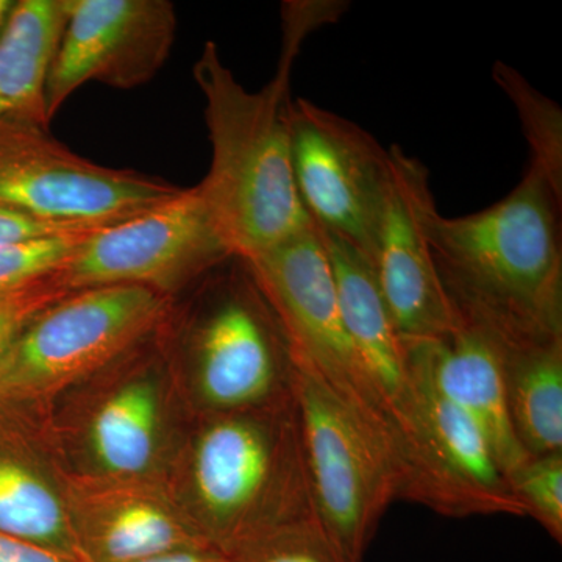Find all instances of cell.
Wrapping results in <instances>:
<instances>
[{
	"label": "cell",
	"mask_w": 562,
	"mask_h": 562,
	"mask_svg": "<svg viewBox=\"0 0 562 562\" xmlns=\"http://www.w3.org/2000/svg\"><path fill=\"white\" fill-rule=\"evenodd\" d=\"M183 188L74 154L46 128L0 122V206L46 220L111 225L169 201Z\"/></svg>",
	"instance_id": "8fae6325"
},
{
	"label": "cell",
	"mask_w": 562,
	"mask_h": 562,
	"mask_svg": "<svg viewBox=\"0 0 562 562\" xmlns=\"http://www.w3.org/2000/svg\"><path fill=\"white\" fill-rule=\"evenodd\" d=\"M98 227H105V225L69 224V222L46 220L25 211L0 206V246Z\"/></svg>",
	"instance_id": "d4e9b609"
},
{
	"label": "cell",
	"mask_w": 562,
	"mask_h": 562,
	"mask_svg": "<svg viewBox=\"0 0 562 562\" xmlns=\"http://www.w3.org/2000/svg\"><path fill=\"white\" fill-rule=\"evenodd\" d=\"M497 342L517 441L528 457L562 452V336Z\"/></svg>",
	"instance_id": "d6986e66"
},
{
	"label": "cell",
	"mask_w": 562,
	"mask_h": 562,
	"mask_svg": "<svg viewBox=\"0 0 562 562\" xmlns=\"http://www.w3.org/2000/svg\"><path fill=\"white\" fill-rule=\"evenodd\" d=\"M432 206L427 166L391 146L390 177L368 262L376 291L405 342L443 338L460 325L436 272L425 231V217Z\"/></svg>",
	"instance_id": "4fadbf2b"
},
{
	"label": "cell",
	"mask_w": 562,
	"mask_h": 562,
	"mask_svg": "<svg viewBox=\"0 0 562 562\" xmlns=\"http://www.w3.org/2000/svg\"><path fill=\"white\" fill-rule=\"evenodd\" d=\"M292 169L314 228L364 255L390 177V149L330 110L297 99L290 110Z\"/></svg>",
	"instance_id": "7c38bea8"
},
{
	"label": "cell",
	"mask_w": 562,
	"mask_h": 562,
	"mask_svg": "<svg viewBox=\"0 0 562 562\" xmlns=\"http://www.w3.org/2000/svg\"><path fill=\"white\" fill-rule=\"evenodd\" d=\"M299 47L284 43L271 83L251 92L203 46L192 68L205 101L211 166L198 184L233 255L250 258L313 231L292 169V63Z\"/></svg>",
	"instance_id": "7a4b0ae2"
},
{
	"label": "cell",
	"mask_w": 562,
	"mask_h": 562,
	"mask_svg": "<svg viewBox=\"0 0 562 562\" xmlns=\"http://www.w3.org/2000/svg\"><path fill=\"white\" fill-rule=\"evenodd\" d=\"M66 476L40 417L0 405V531L85 562L70 525Z\"/></svg>",
	"instance_id": "2e32d148"
},
{
	"label": "cell",
	"mask_w": 562,
	"mask_h": 562,
	"mask_svg": "<svg viewBox=\"0 0 562 562\" xmlns=\"http://www.w3.org/2000/svg\"><path fill=\"white\" fill-rule=\"evenodd\" d=\"M492 77L512 101L519 116L528 147L530 166L541 172L562 195V111L557 102L525 79L519 70L497 61Z\"/></svg>",
	"instance_id": "ffe728a7"
},
{
	"label": "cell",
	"mask_w": 562,
	"mask_h": 562,
	"mask_svg": "<svg viewBox=\"0 0 562 562\" xmlns=\"http://www.w3.org/2000/svg\"><path fill=\"white\" fill-rule=\"evenodd\" d=\"M11 5H13V2H10V0H0V29H2L3 22H5Z\"/></svg>",
	"instance_id": "83f0119b"
},
{
	"label": "cell",
	"mask_w": 562,
	"mask_h": 562,
	"mask_svg": "<svg viewBox=\"0 0 562 562\" xmlns=\"http://www.w3.org/2000/svg\"><path fill=\"white\" fill-rule=\"evenodd\" d=\"M176 299L143 286L69 292L36 314L0 361V405L40 412L149 338Z\"/></svg>",
	"instance_id": "8992f818"
},
{
	"label": "cell",
	"mask_w": 562,
	"mask_h": 562,
	"mask_svg": "<svg viewBox=\"0 0 562 562\" xmlns=\"http://www.w3.org/2000/svg\"><path fill=\"white\" fill-rule=\"evenodd\" d=\"M222 554L224 562H344L316 517L260 532Z\"/></svg>",
	"instance_id": "44dd1931"
},
{
	"label": "cell",
	"mask_w": 562,
	"mask_h": 562,
	"mask_svg": "<svg viewBox=\"0 0 562 562\" xmlns=\"http://www.w3.org/2000/svg\"><path fill=\"white\" fill-rule=\"evenodd\" d=\"M514 497L558 543L562 542V452L528 457L506 476Z\"/></svg>",
	"instance_id": "603a6c76"
},
{
	"label": "cell",
	"mask_w": 562,
	"mask_h": 562,
	"mask_svg": "<svg viewBox=\"0 0 562 562\" xmlns=\"http://www.w3.org/2000/svg\"><path fill=\"white\" fill-rule=\"evenodd\" d=\"M562 195L528 166L480 213L425 217L436 272L458 321L505 342L562 336Z\"/></svg>",
	"instance_id": "6da1fadb"
},
{
	"label": "cell",
	"mask_w": 562,
	"mask_h": 562,
	"mask_svg": "<svg viewBox=\"0 0 562 562\" xmlns=\"http://www.w3.org/2000/svg\"><path fill=\"white\" fill-rule=\"evenodd\" d=\"M68 24V0L13 2L0 29V122L49 131L46 87Z\"/></svg>",
	"instance_id": "ac0fdd59"
},
{
	"label": "cell",
	"mask_w": 562,
	"mask_h": 562,
	"mask_svg": "<svg viewBox=\"0 0 562 562\" xmlns=\"http://www.w3.org/2000/svg\"><path fill=\"white\" fill-rule=\"evenodd\" d=\"M235 257L198 187L91 233L52 279L74 292L143 286L176 299Z\"/></svg>",
	"instance_id": "30bf717a"
},
{
	"label": "cell",
	"mask_w": 562,
	"mask_h": 562,
	"mask_svg": "<svg viewBox=\"0 0 562 562\" xmlns=\"http://www.w3.org/2000/svg\"><path fill=\"white\" fill-rule=\"evenodd\" d=\"M0 562H77L0 531Z\"/></svg>",
	"instance_id": "484cf974"
},
{
	"label": "cell",
	"mask_w": 562,
	"mask_h": 562,
	"mask_svg": "<svg viewBox=\"0 0 562 562\" xmlns=\"http://www.w3.org/2000/svg\"><path fill=\"white\" fill-rule=\"evenodd\" d=\"M292 401L314 517L344 562H364L384 512L398 501L391 462L341 398L295 360Z\"/></svg>",
	"instance_id": "ba28073f"
},
{
	"label": "cell",
	"mask_w": 562,
	"mask_h": 562,
	"mask_svg": "<svg viewBox=\"0 0 562 562\" xmlns=\"http://www.w3.org/2000/svg\"><path fill=\"white\" fill-rule=\"evenodd\" d=\"M243 260L279 317L292 358L324 380L391 462L382 408L344 321L319 232L313 228Z\"/></svg>",
	"instance_id": "9c48e42d"
},
{
	"label": "cell",
	"mask_w": 562,
	"mask_h": 562,
	"mask_svg": "<svg viewBox=\"0 0 562 562\" xmlns=\"http://www.w3.org/2000/svg\"><path fill=\"white\" fill-rule=\"evenodd\" d=\"M66 294L69 291L58 286L52 277L22 290L0 294V361L33 317Z\"/></svg>",
	"instance_id": "cb8c5ba5"
},
{
	"label": "cell",
	"mask_w": 562,
	"mask_h": 562,
	"mask_svg": "<svg viewBox=\"0 0 562 562\" xmlns=\"http://www.w3.org/2000/svg\"><path fill=\"white\" fill-rule=\"evenodd\" d=\"M32 413L69 472L158 480H168L194 416L166 322L138 346Z\"/></svg>",
	"instance_id": "277c9868"
},
{
	"label": "cell",
	"mask_w": 562,
	"mask_h": 562,
	"mask_svg": "<svg viewBox=\"0 0 562 562\" xmlns=\"http://www.w3.org/2000/svg\"><path fill=\"white\" fill-rule=\"evenodd\" d=\"M66 497L85 562H144L211 547L166 480L68 471Z\"/></svg>",
	"instance_id": "9a60e30c"
},
{
	"label": "cell",
	"mask_w": 562,
	"mask_h": 562,
	"mask_svg": "<svg viewBox=\"0 0 562 562\" xmlns=\"http://www.w3.org/2000/svg\"><path fill=\"white\" fill-rule=\"evenodd\" d=\"M321 238L335 272L344 321L382 408L398 498L460 519V506L425 424L408 351L376 291L371 266L341 238L327 233Z\"/></svg>",
	"instance_id": "52a82bcc"
},
{
	"label": "cell",
	"mask_w": 562,
	"mask_h": 562,
	"mask_svg": "<svg viewBox=\"0 0 562 562\" xmlns=\"http://www.w3.org/2000/svg\"><path fill=\"white\" fill-rule=\"evenodd\" d=\"M405 347L414 371L486 436L506 476L527 460L509 416L501 346L490 331L460 321L443 338Z\"/></svg>",
	"instance_id": "e0dca14e"
},
{
	"label": "cell",
	"mask_w": 562,
	"mask_h": 562,
	"mask_svg": "<svg viewBox=\"0 0 562 562\" xmlns=\"http://www.w3.org/2000/svg\"><path fill=\"white\" fill-rule=\"evenodd\" d=\"M166 482L221 553L314 517L292 398L247 412L194 413Z\"/></svg>",
	"instance_id": "3957f363"
},
{
	"label": "cell",
	"mask_w": 562,
	"mask_h": 562,
	"mask_svg": "<svg viewBox=\"0 0 562 562\" xmlns=\"http://www.w3.org/2000/svg\"><path fill=\"white\" fill-rule=\"evenodd\" d=\"M144 562H224V554L220 550L213 549V547H202V549L162 554V557Z\"/></svg>",
	"instance_id": "4316f807"
},
{
	"label": "cell",
	"mask_w": 562,
	"mask_h": 562,
	"mask_svg": "<svg viewBox=\"0 0 562 562\" xmlns=\"http://www.w3.org/2000/svg\"><path fill=\"white\" fill-rule=\"evenodd\" d=\"M166 335L192 413H235L292 398L294 360L271 303L243 258L199 281Z\"/></svg>",
	"instance_id": "5b68a950"
},
{
	"label": "cell",
	"mask_w": 562,
	"mask_h": 562,
	"mask_svg": "<svg viewBox=\"0 0 562 562\" xmlns=\"http://www.w3.org/2000/svg\"><path fill=\"white\" fill-rule=\"evenodd\" d=\"M176 31L168 0H68V24L47 79L49 121L88 81L132 90L154 79Z\"/></svg>",
	"instance_id": "5bb4252c"
},
{
	"label": "cell",
	"mask_w": 562,
	"mask_h": 562,
	"mask_svg": "<svg viewBox=\"0 0 562 562\" xmlns=\"http://www.w3.org/2000/svg\"><path fill=\"white\" fill-rule=\"evenodd\" d=\"M99 228L102 227L0 246V294L49 279L60 271L80 244Z\"/></svg>",
	"instance_id": "7402d4cb"
}]
</instances>
